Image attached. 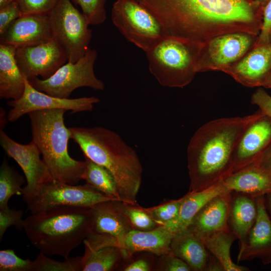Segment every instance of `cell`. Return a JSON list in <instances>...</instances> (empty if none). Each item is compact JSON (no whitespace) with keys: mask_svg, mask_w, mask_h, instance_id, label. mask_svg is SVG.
Wrapping results in <instances>:
<instances>
[{"mask_svg":"<svg viewBox=\"0 0 271 271\" xmlns=\"http://www.w3.org/2000/svg\"><path fill=\"white\" fill-rule=\"evenodd\" d=\"M166 36L203 46L223 35L257 34L256 3L250 0H141Z\"/></svg>","mask_w":271,"mask_h":271,"instance_id":"6da1fadb","label":"cell"},{"mask_svg":"<svg viewBox=\"0 0 271 271\" xmlns=\"http://www.w3.org/2000/svg\"><path fill=\"white\" fill-rule=\"evenodd\" d=\"M263 113L211 120L193 134L187 148L189 191L205 189L233 173L237 144L247 126Z\"/></svg>","mask_w":271,"mask_h":271,"instance_id":"7a4b0ae2","label":"cell"},{"mask_svg":"<svg viewBox=\"0 0 271 271\" xmlns=\"http://www.w3.org/2000/svg\"><path fill=\"white\" fill-rule=\"evenodd\" d=\"M71 139L85 157L108 170L117 184L120 201L137 204L143 167L135 150L115 132L103 127H70Z\"/></svg>","mask_w":271,"mask_h":271,"instance_id":"3957f363","label":"cell"},{"mask_svg":"<svg viewBox=\"0 0 271 271\" xmlns=\"http://www.w3.org/2000/svg\"><path fill=\"white\" fill-rule=\"evenodd\" d=\"M90 208L59 206L31 214L24 220L23 229L31 244L47 256L65 259L93 231Z\"/></svg>","mask_w":271,"mask_h":271,"instance_id":"277c9868","label":"cell"},{"mask_svg":"<svg viewBox=\"0 0 271 271\" xmlns=\"http://www.w3.org/2000/svg\"><path fill=\"white\" fill-rule=\"evenodd\" d=\"M67 110L57 108L31 112L30 118L32 140L39 149L53 180L76 185L81 180L85 162L72 158L68 143L71 139L66 127L64 114Z\"/></svg>","mask_w":271,"mask_h":271,"instance_id":"5b68a950","label":"cell"},{"mask_svg":"<svg viewBox=\"0 0 271 271\" xmlns=\"http://www.w3.org/2000/svg\"><path fill=\"white\" fill-rule=\"evenodd\" d=\"M203 46L166 37L146 52L151 73L162 86L183 88L193 79Z\"/></svg>","mask_w":271,"mask_h":271,"instance_id":"8992f818","label":"cell"},{"mask_svg":"<svg viewBox=\"0 0 271 271\" xmlns=\"http://www.w3.org/2000/svg\"><path fill=\"white\" fill-rule=\"evenodd\" d=\"M111 18L126 40L145 52L167 37L157 18L134 0H116Z\"/></svg>","mask_w":271,"mask_h":271,"instance_id":"52a82bcc","label":"cell"},{"mask_svg":"<svg viewBox=\"0 0 271 271\" xmlns=\"http://www.w3.org/2000/svg\"><path fill=\"white\" fill-rule=\"evenodd\" d=\"M97 57L96 50L89 48L77 62H67L48 78L36 77L28 80L37 90L62 98H68L75 89L82 87L103 90L104 84L96 77L94 72Z\"/></svg>","mask_w":271,"mask_h":271,"instance_id":"ba28073f","label":"cell"},{"mask_svg":"<svg viewBox=\"0 0 271 271\" xmlns=\"http://www.w3.org/2000/svg\"><path fill=\"white\" fill-rule=\"evenodd\" d=\"M48 16L53 38L65 49L68 62H77L89 48L92 38L85 17L71 0H59Z\"/></svg>","mask_w":271,"mask_h":271,"instance_id":"9c48e42d","label":"cell"},{"mask_svg":"<svg viewBox=\"0 0 271 271\" xmlns=\"http://www.w3.org/2000/svg\"><path fill=\"white\" fill-rule=\"evenodd\" d=\"M109 200H115L87 184L76 185L52 180L43 185L25 203L31 214H35L59 206L91 208L98 203Z\"/></svg>","mask_w":271,"mask_h":271,"instance_id":"30bf717a","label":"cell"},{"mask_svg":"<svg viewBox=\"0 0 271 271\" xmlns=\"http://www.w3.org/2000/svg\"><path fill=\"white\" fill-rule=\"evenodd\" d=\"M174 233L164 226L149 231L131 230L119 236L92 231L84 240L85 251L105 246H114L131 254L145 251L158 256L170 252Z\"/></svg>","mask_w":271,"mask_h":271,"instance_id":"8fae6325","label":"cell"},{"mask_svg":"<svg viewBox=\"0 0 271 271\" xmlns=\"http://www.w3.org/2000/svg\"><path fill=\"white\" fill-rule=\"evenodd\" d=\"M0 144L24 173L27 184L22 189V195L25 202L31 198L43 185L53 180L44 161L40 158L39 149L33 141L27 145L21 144L1 129Z\"/></svg>","mask_w":271,"mask_h":271,"instance_id":"7c38bea8","label":"cell"},{"mask_svg":"<svg viewBox=\"0 0 271 271\" xmlns=\"http://www.w3.org/2000/svg\"><path fill=\"white\" fill-rule=\"evenodd\" d=\"M25 89L23 95L17 100H11L7 104L12 107L8 114V120L16 121L25 114L41 110L61 108L75 113L90 111L94 105L100 102L99 98L83 97L77 98H62L40 91L25 78Z\"/></svg>","mask_w":271,"mask_h":271,"instance_id":"4fadbf2b","label":"cell"},{"mask_svg":"<svg viewBox=\"0 0 271 271\" xmlns=\"http://www.w3.org/2000/svg\"><path fill=\"white\" fill-rule=\"evenodd\" d=\"M15 58L27 79L38 76L47 79L68 61L65 49L54 38L38 45L17 48Z\"/></svg>","mask_w":271,"mask_h":271,"instance_id":"5bb4252c","label":"cell"},{"mask_svg":"<svg viewBox=\"0 0 271 271\" xmlns=\"http://www.w3.org/2000/svg\"><path fill=\"white\" fill-rule=\"evenodd\" d=\"M253 36L235 33L217 36L204 45L201 49L197 72L222 71L239 60L247 52Z\"/></svg>","mask_w":271,"mask_h":271,"instance_id":"9a60e30c","label":"cell"},{"mask_svg":"<svg viewBox=\"0 0 271 271\" xmlns=\"http://www.w3.org/2000/svg\"><path fill=\"white\" fill-rule=\"evenodd\" d=\"M271 143V118L263 113L244 130L236 146L233 173L253 164Z\"/></svg>","mask_w":271,"mask_h":271,"instance_id":"2e32d148","label":"cell"},{"mask_svg":"<svg viewBox=\"0 0 271 271\" xmlns=\"http://www.w3.org/2000/svg\"><path fill=\"white\" fill-rule=\"evenodd\" d=\"M53 38L48 14L23 15L0 35L1 44L16 48L38 45Z\"/></svg>","mask_w":271,"mask_h":271,"instance_id":"e0dca14e","label":"cell"},{"mask_svg":"<svg viewBox=\"0 0 271 271\" xmlns=\"http://www.w3.org/2000/svg\"><path fill=\"white\" fill-rule=\"evenodd\" d=\"M222 71L244 86H263L271 73V44L257 45L239 62Z\"/></svg>","mask_w":271,"mask_h":271,"instance_id":"ac0fdd59","label":"cell"},{"mask_svg":"<svg viewBox=\"0 0 271 271\" xmlns=\"http://www.w3.org/2000/svg\"><path fill=\"white\" fill-rule=\"evenodd\" d=\"M264 197L255 198L257 219L245 242L239 245L238 262L257 258L264 265L271 264V221L264 205Z\"/></svg>","mask_w":271,"mask_h":271,"instance_id":"d6986e66","label":"cell"},{"mask_svg":"<svg viewBox=\"0 0 271 271\" xmlns=\"http://www.w3.org/2000/svg\"><path fill=\"white\" fill-rule=\"evenodd\" d=\"M231 191L211 199L196 214L188 226L201 239L215 232L229 230L228 224Z\"/></svg>","mask_w":271,"mask_h":271,"instance_id":"ffe728a7","label":"cell"},{"mask_svg":"<svg viewBox=\"0 0 271 271\" xmlns=\"http://www.w3.org/2000/svg\"><path fill=\"white\" fill-rule=\"evenodd\" d=\"M222 182L231 191L255 198L264 196L271 194V169L252 164L231 173Z\"/></svg>","mask_w":271,"mask_h":271,"instance_id":"44dd1931","label":"cell"},{"mask_svg":"<svg viewBox=\"0 0 271 271\" xmlns=\"http://www.w3.org/2000/svg\"><path fill=\"white\" fill-rule=\"evenodd\" d=\"M257 217L255 198L240 192L231 191L228 224L229 229L244 244Z\"/></svg>","mask_w":271,"mask_h":271,"instance_id":"7402d4cb","label":"cell"},{"mask_svg":"<svg viewBox=\"0 0 271 271\" xmlns=\"http://www.w3.org/2000/svg\"><path fill=\"white\" fill-rule=\"evenodd\" d=\"M170 249L171 253L186 262L192 270H205L210 253L201 239L188 228L173 235Z\"/></svg>","mask_w":271,"mask_h":271,"instance_id":"603a6c76","label":"cell"},{"mask_svg":"<svg viewBox=\"0 0 271 271\" xmlns=\"http://www.w3.org/2000/svg\"><path fill=\"white\" fill-rule=\"evenodd\" d=\"M16 48L0 44V98L19 99L25 89V78L15 58Z\"/></svg>","mask_w":271,"mask_h":271,"instance_id":"cb8c5ba5","label":"cell"},{"mask_svg":"<svg viewBox=\"0 0 271 271\" xmlns=\"http://www.w3.org/2000/svg\"><path fill=\"white\" fill-rule=\"evenodd\" d=\"M222 181L199 191H189L182 197L178 217L164 226L174 234L187 228L196 214L211 199L219 194L231 191L224 186Z\"/></svg>","mask_w":271,"mask_h":271,"instance_id":"d4e9b609","label":"cell"},{"mask_svg":"<svg viewBox=\"0 0 271 271\" xmlns=\"http://www.w3.org/2000/svg\"><path fill=\"white\" fill-rule=\"evenodd\" d=\"M90 208L93 218V231L119 236L132 230L118 208L115 200L101 202Z\"/></svg>","mask_w":271,"mask_h":271,"instance_id":"484cf974","label":"cell"},{"mask_svg":"<svg viewBox=\"0 0 271 271\" xmlns=\"http://www.w3.org/2000/svg\"><path fill=\"white\" fill-rule=\"evenodd\" d=\"M236 236L230 230L215 232L201 240L208 251L221 263L225 271H248L247 267L234 263L230 256V248Z\"/></svg>","mask_w":271,"mask_h":271,"instance_id":"4316f807","label":"cell"},{"mask_svg":"<svg viewBox=\"0 0 271 271\" xmlns=\"http://www.w3.org/2000/svg\"><path fill=\"white\" fill-rule=\"evenodd\" d=\"M128 253L114 246H105L85 251L82 256V271H111L116 268Z\"/></svg>","mask_w":271,"mask_h":271,"instance_id":"83f0119b","label":"cell"},{"mask_svg":"<svg viewBox=\"0 0 271 271\" xmlns=\"http://www.w3.org/2000/svg\"><path fill=\"white\" fill-rule=\"evenodd\" d=\"M85 168L81 180L105 196L120 201L116 181L111 173L103 166L85 157Z\"/></svg>","mask_w":271,"mask_h":271,"instance_id":"f1b7e54d","label":"cell"},{"mask_svg":"<svg viewBox=\"0 0 271 271\" xmlns=\"http://www.w3.org/2000/svg\"><path fill=\"white\" fill-rule=\"evenodd\" d=\"M24 178L4 160L0 168V208L8 206L14 195H22Z\"/></svg>","mask_w":271,"mask_h":271,"instance_id":"f546056e","label":"cell"},{"mask_svg":"<svg viewBox=\"0 0 271 271\" xmlns=\"http://www.w3.org/2000/svg\"><path fill=\"white\" fill-rule=\"evenodd\" d=\"M116 203L132 230L149 231L159 226L146 208L119 201Z\"/></svg>","mask_w":271,"mask_h":271,"instance_id":"4dcf8cb0","label":"cell"},{"mask_svg":"<svg viewBox=\"0 0 271 271\" xmlns=\"http://www.w3.org/2000/svg\"><path fill=\"white\" fill-rule=\"evenodd\" d=\"M34 261V271H82V256L69 257L60 261L40 252Z\"/></svg>","mask_w":271,"mask_h":271,"instance_id":"1f68e13d","label":"cell"},{"mask_svg":"<svg viewBox=\"0 0 271 271\" xmlns=\"http://www.w3.org/2000/svg\"><path fill=\"white\" fill-rule=\"evenodd\" d=\"M182 201V198L171 200L159 205L146 209L159 226H164L178 217Z\"/></svg>","mask_w":271,"mask_h":271,"instance_id":"d6a6232c","label":"cell"},{"mask_svg":"<svg viewBox=\"0 0 271 271\" xmlns=\"http://www.w3.org/2000/svg\"><path fill=\"white\" fill-rule=\"evenodd\" d=\"M106 0H71L78 5L89 25H97L106 19L105 5Z\"/></svg>","mask_w":271,"mask_h":271,"instance_id":"836d02e7","label":"cell"},{"mask_svg":"<svg viewBox=\"0 0 271 271\" xmlns=\"http://www.w3.org/2000/svg\"><path fill=\"white\" fill-rule=\"evenodd\" d=\"M1 271H34V261L17 256L13 249L0 251Z\"/></svg>","mask_w":271,"mask_h":271,"instance_id":"e575fe53","label":"cell"},{"mask_svg":"<svg viewBox=\"0 0 271 271\" xmlns=\"http://www.w3.org/2000/svg\"><path fill=\"white\" fill-rule=\"evenodd\" d=\"M23 211L21 210L11 209L9 206L0 208V240L10 226H15L18 230L23 229L24 219Z\"/></svg>","mask_w":271,"mask_h":271,"instance_id":"d590c367","label":"cell"},{"mask_svg":"<svg viewBox=\"0 0 271 271\" xmlns=\"http://www.w3.org/2000/svg\"><path fill=\"white\" fill-rule=\"evenodd\" d=\"M59 0H16L23 15L48 14Z\"/></svg>","mask_w":271,"mask_h":271,"instance_id":"8d00e7d4","label":"cell"},{"mask_svg":"<svg viewBox=\"0 0 271 271\" xmlns=\"http://www.w3.org/2000/svg\"><path fill=\"white\" fill-rule=\"evenodd\" d=\"M157 265L158 270L164 271H191V267L183 260L170 252L159 256Z\"/></svg>","mask_w":271,"mask_h":271,"instance_id":"74e56055","label":"cell"},{"mask_svg":"<svg viewBox=\"0 0 271 271\" xmlns=\"http://www.w3.org/2000/svg\"><path fill=\"white\" fill-rule=\"evenodd\" d=\"M22 15L16 1L0 9V35L5 32L13 21Z\"/></svg>","mask_w":271,"mask_h":271,"instance_id":"f35d334b","label":"cell"},{"mask_svg":"<svg viewBox=\"0 0 271 271\" xmlns=\"http://www.w3.org/2000/svg\"><path fill=\"white\" fill-rule=\"evenodd\" d=\"M251 102L257 106L264 115L271 118V96L263 88H258L252 94Z\"/></svg>","mask_w":271,"mask_h":271,"instance_id":"ab89813d","label":"cell"},{"mask_svg":"<svg viewBox=\"0 0 271 271\" xmlns=\"http://www.w3.org/2000/svg\"><path fill=\"white\" fill-rule=\"evenodd\" d=\"M257 45L268 43L271 31V0H269L263 10V22Z\"/></svg>","mask_w":271,"mask_h":271,"instance_id":"60d3db41","label":"cell"},{"mask_svg":"<svg viewBox=\"0 0 271 271\" xmlns=\"http://www.w3.org/2000/svg\"><path fill=\"white\" fill-rule=\"evenodd\" d=\"M151 270L149 263L143 259H139L132 262L123 269L124 271H149Z\"/></svg>","mask_w":271,"mask_h":271,"instance_id":"b9f144b4","label":"cell"},{"mask_svg":"<svg viewBox=\"0 0 271 271\" xmlns=\"http://www.w3.org/2000/svg\"><path fill=\"white\" fill-rule=\"evenodd\" d=\"M253 164L271 169V143Z\"/></svg>","mask_w":271,"mask_h":271,"instance_id":"7bdbcfd3","label":"cell"},{"mask_svg":"<svg viewBox=\"0 0 271 271\" xmlns=\"http://www.w3.org/2000/svg\"><path fill=\"white\" fill-rule=\"evenodd\" d=\"M205 271H225L221 263L210 254Z\"/></svg>","mask_w":271,"mask_h":271,"instance_id":"ee69618b","label":"cell"},{"mask_svg":"<svg viewBox=\"0 0 271 271\" xmlns=\"http://www.w3.org/2000/svg\"><path fill=\"white\" fill-rule=\"evenodd\" d=\"M264 202L271 221V194H267L264 196Z\"/></svg>","mask_w":271,"mask_h":271,"instance_id":"f6af8a7d","label":"cell"},{"mask_svg":"<svg viewBox=\"0 0 271 271\" xmlns=\"http://www.w3.org/2000/svg\"><path fill=\"white\" fill-rule=\"evenodd\" d=\"M16 1V0H0V9Z\"/></svg>","mask_w":271,"mask_h":271,"instance_id":"bcb514c9","label":"cell"},{"mask_svg":"<svg viewBox=\"0 0 271 271\" xmlns=\"http://www.w3.org/2000/svg\"><path fill=\"white\" fill-rule=\"evenodd\" d=\"M263 86L271 88V73L265 80Z\"/></svg>","mask_w":271,"mask_h":271,"instance_id":"7dc6e473","label":"cell"},{"mask_svg":"<svg viewBox=\"0 0 271 271\" xmlns=\"http://www.w3.org/2000/svg\"><path fill=\"white\" fill-rule=\"evenodd\" d=\"M253 2H254V3H259V2H265L267 0H250Z\"/></svg>","mask_w":271,"mask_h":271,"instance_id":"c3c4849f","label":"cell"},{"mask_svg":"<svg viewBox=\"0 0 271 271\" xmlns=\"http://www.w3.org/2000/svg\"><path fill=\"white\" fill-rule=\"evenodd\" d=\"M134 1H136V2H137L140 3V2L141 0H134Z\"/></svg>","mask_w":271,"mask_h":271,"instance_id":"681fc988","label":"cell"},{"mask_svg":"<svg viewBox=\"0 0 271 271\" xmlns=\"http://www.w3.org/2000/svg\"><path fill=\"white\" fill-rule=\"evenodd\" d=\"M269 38H270V39H271V31H270V36H269Z\"/></svg>","mask_w":271,"mask_h":271,"instance_id":"f907efd6","label":"cell"}]
</instances>
